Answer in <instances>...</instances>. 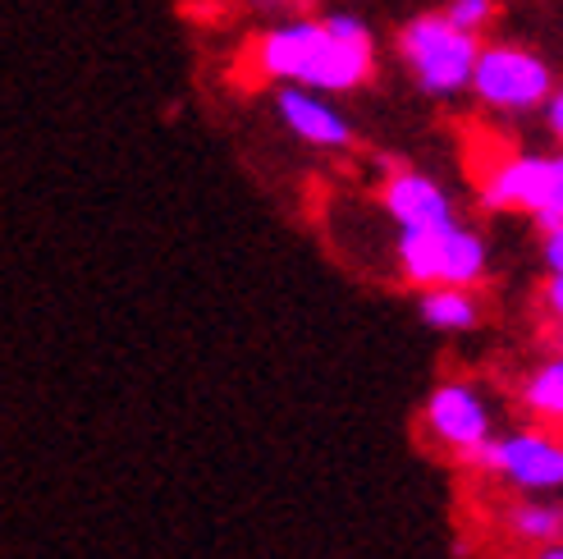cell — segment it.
I'll return each instance as SVG.
<instances>
[{
  "label": "cell",
  "instance_id": "6da1fadb",
  "mask_svg": "<svg viewBox=\"0 0 563 559\" xmlns=\"http://www.w3.org/2000/svg\"><path fill=\"white\" fill-rule=\"evenodd\" d=\"M257 69L279 83H298L312 92H353L376 69V46L367 23L353 14L279 23L252 46Z\"/></svg>",
  "mask_w": 563,
  "mask_h": 559
},
{
  "label": "cell",
  "instance_id": "8fae6325",
  "mask_svg": "<svg viewBox=\"0 0 563 559\" xmlns=\"http://www.w3.org/2000/svg\"><path fill=\"white\" fill-rule=\"evenodd\" d=\"M522 399L537 417H545V423H563V353L550 358L545 368H537V376L522 390Z\"/></svg>",
  "mask_w": 563,
  "mask_h": 559
},
{
  "label": "cell",
  "instance_id": "277c9868",
  "mask_svg": "<svg viewBox=\"0 0 563 559\" xmlns=\"http://www.w3.org/2000/svg\"><path fill=\"white\" fill-rule=\"evenodd\" d=\"M467 88L495 110H531L550 97V69L541 55L518 46H486L476 51Z\"/></svg>",
  "mask_w": 563,
  "mask_h": 559
},
{
  "label": "cell",
  "instance_id": "ac0fdd59",
  "mask_svg": "<svg viewBox=\"0 0 563 559\" xmlns=\"http://www.w3.org/2000/svg\"><path fill=\"white\" fill-rule=\"evenodd\" d=\"M537 559H563V546H554V550H545V555H537Z\"/></svg>",
  "mask_w": 563,
  "mask_h": 559
},
{
  "label": "cell",
  "instance_id": "2e32d148",
  "mask_svg": "<svg viewBox=\"0 0 563 559\" xmlns=\"http://www.w3.org/2000/svg\"><path fill=\"white\" fill-rule=\"evenodd\" d=\"M545 307H550V313L563 321V271H554V275H550V285H545Z\"/></svg>",
  "mask_w": 563,
  "mask_h": 559
},
{
  "label": "cell",
  "instance_id": "e0dca14e",
  "mask_svg": "<svg viewBox=\"0 0 563 559\" xmlns=\"http://www.w3.org/2000/svg\"><path fill=\"white\" fill-rule=\"evenodd\" d=\"M545 120H550L554 138H563V88H559L554 97H545Z\"/></svg>",
  "mask_w": 563,
  "mask_h": 559
},
{
  "label": "cell",
  "instance_id": "8992f818",
  "mask_svg": "<svg viewBox=\"0 0 563 559\" xmlns=\"http://www.w3.org/2000/svg\"><path fill=\"white\" fill-rule=\"evenodd\" d=\"M427 427L440 445L459 450L463 459L482 440H490V408L472 385H440L427 399Z\"/></svg>",
  "mask_w": 563,
  "mask_h": 559
},
{
  "label": "cell",
  "instance_id": "7c38bea8",
  "mask_svg": "<svg viewBox=\"0 0 563 559\" xmlns=\"http://www.w3.org/2000/svg\"><path fill=\"white\" fill-rule=\"evenodd\" d=\"M509 523H514V533L527 537V541H550V537L563 533V509L559 505H518L509 514Z\"/></svg>",
  "mask_w": 563,
  "mask_h": 559
},
{
  "label": "cell",
  "instance_id": "4fadbf2b",
  "mask_svg": "<svg viewBox=\"0 0 563 559\" xmlns=\"http://www.w3.org/2000/svg\"><path fill=\"white\" fill-rule=\"evenodd\" d=\"M490 14H495L490 0H449V10H444V19L454 28H463V33H472V37L490 23Z\"/></svg>",
  "mask_w": 563,
  "mask_h": 559
},
{
  "label": "cell",
  "instance_id": "9a60e30c",
  "mask_svg": "<svg viewBox=\"0 0 563 559\" xmlns=\"http://www.w3.org/2000/svg\"><path fill=\"white\" fill-rule=\"evenodd\" d=\"M545 266L550 271H563V220L545 230Z\"/></svg>",
  "mask_w": 563,
  "mask_h": 559
},
{
  "label": "cell",
  "instance_id": "3957f363",
  "mask_svg": "<svg viewBox=\"0 0 563 559\" xmlns=\"http://www.w3.org/2000/svg\"><path fill=\"white\" fill-rule=\"evenodd\" d=\"M399 51L412 69V78L421 83L427 92L435 97H449L472 83V65H476V37L454 28L444 14H421L404 28L399 37Z\"/></svg>",
  "mask_w": 563,
  "mask_h": 559
},
{
  "label": "cell",
  "instance_id": "5b68a950",
  "mask_svg": "<svg viewBox=\"0 0 563 559\" xmlns=\"http://www.w3.org/2000/svg\"><path fill=\"white\" fill-rule=\"evenodd\" d=\"M463 463L490 468L522 491L563 486V445L550 440V436H537V431H522V436H509V440H482L476 450L463 454Z\"/></svg>",
  "mask_w": 563,
  "mask_h": 559
},
{
  "label": "cell",
  "instance_id": "7a4b0ae2",
  "mask_svg": "<svg viewBox=\"0 0 563 559\" xmlns=\"http://www.w3.org/2000/svg\"><path fill=\"white\" fill-rule=\"evenodd\" d=\"M399 266L412 285H476L486 275V243L459 220L431 230H399Z\"/></svg>",
  "mask_w": 563,
  "mask_h": 559
},
{
  "label": "cell",
  "instance_id": "9c48e42d",
  "mask_svg": "<svg viewBox=\"0 0 563 559\" xmlns=\"http://www.w3.org/2000/svg\"><path fill=\"white\" fill-rule=\"evenodd\" d=\"M550 198V156H514L486 179L490 207H518L537 216Z\"/></svg>",
  "mask_w": 563,
  "mask_h": 559
},
{
  "label": "cell",
  "instance_id": "52a82bcc",
  "mask_svg": "<svg viewBox=\"0 0 563 559\" xmlns=\"http://www.w3.org/2000/svg\"><path fill=\"white\" fill-rule=\"evenodd\" d=\"M279 106V120H285L302 143H312V147H330V152H340L353 143V129L349 120L334 110L325 97H317L312 88H298V83H285L275 97Z\"/></svg>",
  "mask_w": 563,
  "mask_h": 559
},
{
  "label": "cell",
  "instance_id": "30bf717a",
  "mask_svg": "<svg viewBox=\"0 0 563 559\" xmlns=\"http://www.w3.org/2000/svg\"><path fill=\"white\" fill-rule=\"evenodd\" d=\"M421 321L435 330H467L476 326V303L463 285H431L421 298Z\"/></svg>",
  "mask_w": 563,
  "mask_h": 559
},
{
  "label": "cell",
  "instance_id": "ba28073f",
  "mask_svg": "<svg viewBox=\"0 0 563 559\" xmlns=\"http://www.w3.org/2000/svg\"><path fill=\"white\" fill-rule=\"evenodd\" d=\"M380 198H385V211L394 216L399 230H431V226H449V220H454V207H449L444 188L417 171L389 175Z\"/></svg>",
  "mask_w": 563,
  "mask_h": 559
},
{
  "label": "cell",
  "instance_id": "5bb4252c",
  "mask_svg": "<svg viewBox=\"0 0 563 559\" xmlns=\"http://www.w3.org/2000/svg\"><path fill=\"white\" fill-rule=\"evenodd\" d=\"M537 220H541V230H550L563 220V156H550V198L537 211Z\"/></svg>",
  "mask_w": 563,
  "mask_h": 559
}]
</instances>
